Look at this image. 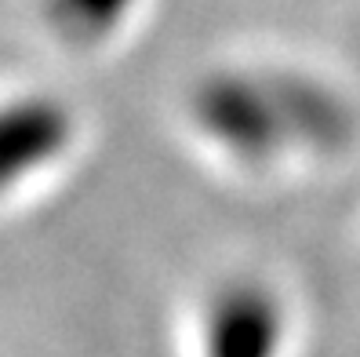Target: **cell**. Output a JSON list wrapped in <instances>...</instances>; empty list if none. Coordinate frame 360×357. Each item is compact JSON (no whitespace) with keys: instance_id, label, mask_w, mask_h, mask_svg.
Listing matches in <instances>:
<instances>
[{"instance_id":"cell-1","label":"cell","mask_w":360,"mask_h":357,"mask_svg":"<svg viewBox=\"0 0 360 357\" xmlns=\"http://www.w3.org/2000/svg\"><path fill=\"white\" fill-rule=\"evenodd\" d=\"M73 142V117L48 95L0 102V197L51 168Z\"/></svg>"}]
</instances>
